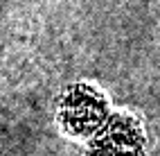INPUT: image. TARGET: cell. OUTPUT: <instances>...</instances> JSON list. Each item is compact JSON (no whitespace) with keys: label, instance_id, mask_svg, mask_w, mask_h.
<instances>
[{"label":"cell","instance_id":"obj_1","mask_svg":"<svg viewBox=\"0 0 160 156\" xmlns=\"http://www.w3.org/2000/svg\"><path fill=\"white\" fill-rule=\"evenodd\" d=\"M111 118L108 102L102 91L88 84H74L61 100L59 122L74 138H92Z\"/></svg>","mask_w":160,"mask_h":156},{"label":"cell","instance_id":"obj_2","mask_svg":"<svg viewBox=\"0 0 160 156\" xmlns=\"http://www.w3.org/2000/svg\"><path fill=\"white\" fill-rule=\"evenodd\" d=\"M88 156H147V136L138 118L113 113L88 143Z\"/></svg>","mask_w":160,"mask_h":156}]
</instances>
